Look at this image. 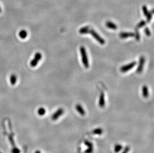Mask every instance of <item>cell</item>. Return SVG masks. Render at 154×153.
Segmentation results:
<instances>
[{
	"label": "cell",
	"instance_id": "cell-29",
	"mask_svg": "<svg viewBox=\"0 0 154 153\" xmlns=\"http://www.w3.org/2000/svg\"><path fill=\"white\" fill-rule=\"evenodd\" d=\"M35 153H41V152H40V151H39V150H37V151H35Z\"/></svg>",
	"mask_w": 154,
	"mask_h": 153
},
{
	"label": "cell",
	"instance_id": "cell-10",
	"mask_svg": "<svg viewBox=\"0 0 154 153\" xmlns=\"http://www.w3.org/2000/svg\"><path fill=\"white\" fill-rule=\"evenodd\" d=\"M89 28L88 26H85V27H82L79 30V33L80 34H86L88 33L89 32Z\"/></svg>",
	"mask_w": 154,
	"mask_h": 153
},
{
	"label": "cell",
	"instance_id": "cell-1",
	"mask_svg": "<svg viewBox=\"0 0 154 153\" xmlns=\"http://www.w3.org/2000/svg\"><path fill=\"white\" fill-rule=\"evenodd\" d=\"M80 51L81 55L82 61L83 62L84 67L86 68H88L89 67V62L85 49L84 47L81 46L80 48Z\"/></svg>",
	"mask_w": 154,
	"mask_h": 153
},
{
	"label": "cell",
	"instance_id": "cell-8",
	"mask_svg": "<svg viewBox=\"0 0 154 153\" xmlns=\"http://www.w3.org/2000/svg\"><path fill=\"white\" fill-rule=\"evenodd\" d=\"M76 110L78 111V112L82 115H84L85 114V110H84V109L83 108L82 106L79 105V104H77V105H76Z\"/></svg>",
	"mask_w": 154,
	"mask_h": 153
},
{
	"label": "cell",
	"instance_id": "cell-22",
	"mask_svg": "<svg viewBox=\"0 0 154 153\" xmlns=\"http://www.w3.org/2000/svg\"><path fill=\"white\" fill-rule=\"evenodd\" d=\"M9 141L10 142V144H11V145L14 147H15V142H14V139L11 136V135H10L9 137Z\"/></svg>",
	"mask_w": 154,
	"mask_h": 153
},
{
	"label": "cell",
	"instance_id": "cell-31",
	"mask_svg": "<svg viewBox=\"0 0 154 153\" xmlns=\"http://www.w3.org/2000/svg\"></svg>",
	"mask_w": 154,
	"mask_h": 153
},
{
	"label": "cell",
	"instance_id": "cell-16",
	"mask_svg": "<svg viewBox=\"0 0 154 153\" xmlns=\"http://www.w3.org/2000/svg\"><path fill=\"white\" fill-rule=\"evenodd\" d=\"M46 112L45 109L43 107H40L38 110V113L40 116H42L45 114Z\"/></svg>",
	"mask_w": 154,
	"mask_h": 153
},
{
	"label": "cell",
	"instance_id": "cell-27",
	"mask_svg": "<svg viewBox=\"0 0 154 153\" xmlns=\"http://www.w3.org/2000/svg\"><path fill=\"white\" fill-rule=\"evenodd\" d=\"M130 150V148L129 146H126L125 147L124 149L123 150V152H122L121 153H128Z\"/></svg>",
	"mask_w": 154,
	"mask_h": 153
},
{
	"label": "cell",
	"instance_id": "cell-20",
	"mask_svg": "<svg viewBox=\"0 0 154 153\" xmlns=\"http://www.w3.org/2000/svg\"><path fill=\"white\" fill-rule=\"evenodd\" d=\"M142 9H143L144 14L145 16L146 17V16H147V15L149 13V12L148 10L147 7L146 6V5H143V7H142Z\"/></svg>",
	"mask_w": 154,
	"mask_h": 153
},
{
	"label": "cell",
	"instance_id": "cell-26",
	"mask_svg": "<svg viewBox=\"0 0 154 153\" xmlns=\"http://www.w3.org/2000/svg\"><path fill=\"white\" fill-rule=\"evenodd\" d=\"M152 13L151 12H149L148 14L147 15V16H146L147 19V21L148 22H150L151 21V19H152Z\"/></svg>",
	"mask_w": 154,
	"mask_h": 153
},
{
	"label": "cell",
	"instance_id": "cell-17",
	"mask_svg": "<svg viewBox=\"0 0 154 153\" xmlns=\"http://www.w3.org/2000/svg\"><path fill=\"white\" fill-rule=\"evenodd\" d=\"M146 24V22L144 20H142L140 22L139 24H137V27L138 29L141 28V27H142L144 26V25H145Z\"/></svg>",
	"mask_w": 154,
	"mask_h": 153
},
{
	"label": "cell",
	"instance_id": "cell-4",
	"mask_svg": "<svg viewBox=\"0 0 154 153\" xmlns=\"http://www.w3.org/2000/svg\"><path fill=\"white\" fill-rule=\"evenodd\" d=\"M63 112H64V110L62 108H59L55 113L53 114L51 117L52 119L53 120H56L58 118L60 117L62 114H63Z\"/></svg>",
	"mask_w": 154,
	"mask_h": 153
},
{
	"label": "cell",
	"instance_id": "cell-24",
	"mask_svg": "<svg viewBox=\"0 0 154 153\" xmlns=\"http://www.w3.org/2000/svg\"><path fill=\"white\" fill-rule=\"evenodd\" d=\"M20 149H19L18 148H17V147H14L13 149L12 150V153H20Z\"/></svg>",
	"mask_w": 154,
	"mask_h": 153
},
{
	"label": "cell",
	"instance_id": "cell-3",
	"mask_svg": "<svg viewBox=\"0 0 154 153\" xmlns=\"http://www.w3.org/2000/svg\"><path fill=\"white\" fill-rule=\"evenodd\" d=\"M136 63H137L136 62L134 61V62H133L128 65H125V66H122L120 68V71L122 72L125 73V72H127V71H128L132 69L136 65Z\"/></svg>",
	"mask_w": 154,
	"mask_h": 153
},
{
	"label": "cell",
	"instance_id": "cell-9",
	"mask_svg": "<svg viewBox=\"0 0 154 153\" xmlns=\"http://www.w3.org/2000/svg\"><path fill=\"white\" fill-rule=\"evenodd\" d=\"M105 98H104V95L103 93H101L100 95L99 101V105L101 107H103L105 105Z\"/></svg>",
	"mask_w": 154,
	"mask_h": 153
},
{
	"label": "cell",
	"instance_id": "cell-21",
	"mask_svg": "<svg viewBox=\"0 0 154 153\" xmlns=\"http://www.w3.org/2000/svg\"><path fill=\"white\" fill-rule=\"evenodd\" d=\"M41 57H42L41 54L40 53H37L35 54L34 58L35 59H36V60H38V61H39L41 59Z\"/></svg>",
	"mask_w": 154,
	"mask_h": 153
},
{
	"label": "cell",
	"instance_id": "cell-19",
	"mask_svg": "<svg viewBox=\"0 0 154 153\" xmlns=\"http://www.w3.org/2000/svg\"><path fill=\"white\" fill-rule=\"evenodd\" d=\"M38 62H39V61H38V60H36V59H35L34 58V59H33L32 60H31V61L30 62V66L33 67H35L36 66L38 65Z\"/></svg>",
	"mask_w": 154,
	"mask_h": 153
},
{
	"label": "cell",
	"instance_id": "cell-25",
	"mask_svg": "<svg viewBox=\"0 0 154 153\" xmlns=\"http://www.w3.org/2000/svg\"><path fill=\"white\" fill-rule=\"evenodd\" d=\"M144 31H145V34H146V35L149 36L151 35V32H150L149 29H148V27H146V28L145 29Z\"/></svg>",
	"mask_w": 154,
	"mask_h": 153
},
{
	"label": "cell",
	"instance_id": "cell-11",
	"mask_svg": "<svg viewBox=\"0 0 154 153\" xmlns=\"http://www.w3.org/2000/svg\"><path fill=\"white\" fill-rule=\"evenodd\" d=\"M143 96L144 97L147 98L149 96V91H148V87L146 86H144L143 87Z\"/></svg>",
	"mask_w": 154,
	"mask_h": 153
},
{
	"label": "cell",
	"instance_id": "cell-23",
	"mask_svg": "<svg viewBox=\"0 0 154 153\" xmlns=\"http://www.w3.org/2000/svg\"><path fill=\"white\" fill-rule=\"evenodd\" d=\"M93 152V148H88L85 150V153H92Z\"/></svg>",
	"mask_w": 154,
	"mask_h": 153
},
{
	"label": "cell",
	"instance_id": "cell-18",
	"mask_svg": "<svg viewBox=\"0 0 154 153\" xmlns=\"http://www.w3.org/2000/svg\"><path fill=\"white\" fill-rule=\"evenodd\" d=\"M84 144L86 145L88 148H93V145L91 142H90L88 140L84 141Z\"/></svg>",
	"mask_w": 154,
	"mask_h": 153
},
{
	"label": "cell",
	"instance_id": "cell-30",
	"mask_svg": "<svg viewBox=\"0 0 154 153\" xmlns=\"http://www.w3.org/2000/svg\"><path fill=\"white\" fill-rule=\"evenodd\" d=\"M1 9L0 8V13H1Z\"/></svg>",
	"mask_w": 154,
	"mask_h": 153
},
{
	"label": "cell",
	"instance_id": "cell-15",
	"mask_svg": "<svg viewBox=\"0 0 154 153\" xmlns=\"http://www.w3.org/2000/svg\"><path fill=\"white\" fill-rule=\"evenodd\" d=\"M123 149V146L120 144H117L114 147V151L115 153H119Z\"/></svg>",
	"mask_w": 154,
	"mask_h": 153
},
{
	"label": "cell",
	"instance_id": "cell-28",
	"mask_svg": "<svg viewBox=\"0 0 154 153\" xmlns=\"http://www.w3.org/2000/svg\"><path fill=\"white\" fill-rule=\"evenodd\" d=\"M135 36H136V39L138 40H139V39H140V35H139V32L137 31L136 32V34Z\"/></svg>",
	"mask_w": 154,
	"mask_h": 153
},
{
	"label": "cell",
	"instance_id": "cell-6",
	"mask_svg": "<svg viewBox=\"0 0 154 153\" xmlns=\"http://www.w3.org/2000/svg\"><path fill=\"white\" fill-rule=\"evenodd\" d=\"M135 34L132 32H121L120 34V37L121 38H126L130 37L135 36Z\"/></svg>",
	"mask_w": 154,
	"mask_h": 153
},
{
	"label": "cell",
	"instance_id": "cell-13",
	"mask_svg": "<svg viewBox=\"0 0 154 153\" xmlns=\"http://www.w3.org/2000/svg\"><path fill=\"white\" fill-rule=\"evenodd\" d=\"M28 35V33L25 30H21L19 33V36L21 38L25 39Z\"/></svg>",
	"mask_w": 154,
	"mask_h": 153
},
{
	"label": "cell",
	"instance_id": "cell-5",
	"mask_svg": "<svg viewBox=\"0 0 154 153\" xmlns=\"http://www.w3.org/2000/svg\"><path fill=\"white\" fill-rule=\"evenodd\" d=\"M145 59L144 57H141L140 59V62L139 66L138 67L136 72L138 73H140L143 69V67H144V65L145 63Z\"/></svg>",
	"mask_w": 154,
	"mask_h": 153
},
{
	"label": "cell",
	"instance_id": "cell-14",
	"mask_svg": "<svg viewBox=\"0 0 154 153\" xmlns=\"http://www.w3.org/2000/svg\"><path fill=\"white\" fill-rule=\"evenodd\" d=\"M10 81L12 85H15L17 81V76L15 75H12L10 76Z\"/></svg>",
	"mask_w": 154,
	"mask_h": 153
},
{
	"label": "cell",
	"instance_id": "cell-2",
	"mask_svg": "<svg viewBox=\"0 0 154 153\" xmlns=\"http://www.w3.org/2000/svg\"><path fill=\"white\" fill-rule=\"evenodd\" d=\"M89 33L92 35V36L95 38V39H96L98 42H99L101 44H102V45L104 44L105 43V40L103 39L102 38H101L100 36V35L97 33L96 31H94L93 29H91L89 30Z\"/></svg>",
	"mask_w": 154,
	"mask_h": 153
},
{
	"label": "cell",
	"instance_id": "cell-7",
	"mask_svg": "<svg viewBox=\"0 0 154 153\" xmlns=\"http://www.w3.org/2000/svg\"><path fill=\"white\" fill-rule=\"evenodd\" d=\"M106 26H107L108 28L114 29V30L117 29V26L116 25V24L112 23V22L109 21H107V23H106Z\"/></svg>",
	"mask_w": 154,
	"mask_h": 153
},
{
	"label": "cell",
	"instance_id": "cell-12",
	"mask_svg": "<svg viewBox=\"0 0 154 153\" xmlns=\"http://www.w3.org/2000/svg\"><path fill=\"white\" fill-rule=\"evenodd\" d=\"M103 129L101 128H98L93 130L92 131V133L93 134H96V135H101L103 133Z\"/></svg>",
	"mask_w": 154,
	"mask_h": 153
}]
</instances>
